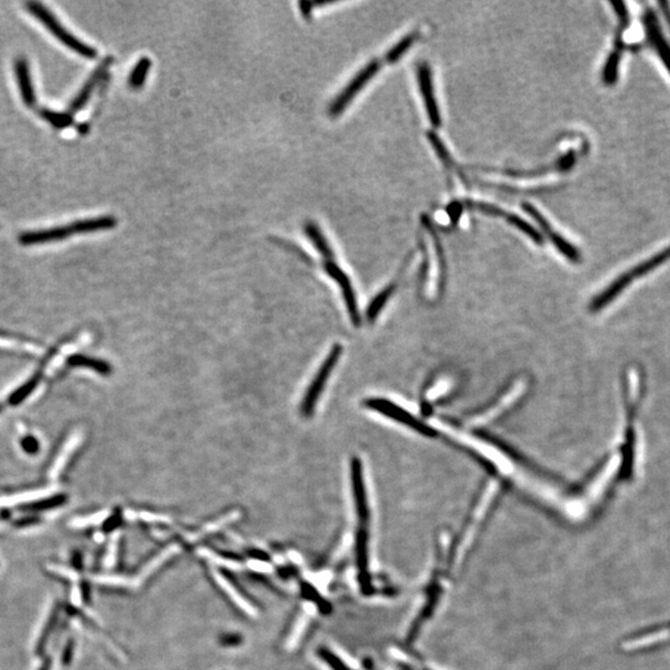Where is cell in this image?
<instances>
[{
	"mask_svg": "<svg viewBox=\"0 0 670 670\" xmlns=\"http://www.w3.org/2000/svg\"><path fill=\"white\" fill-rule=\"evenodd\" d=\"M116 225H117V220L113 216H101V218H87V220H78L75 223H68V225H63V226H58V228H52V229L25 232V234L19 236V242L23 244H39L63 241V240L68 239V236H73V235L91 234V232H99V231L113 229Z\"/></svg>",
	"mask_w": 670,
	"mask_h": 670,
	"instance_id": "obj_1",
	"label": "cell"
},
{
	"mask_svg": "<svg viewBox=\"0 0 670 670\" xmlns=\"http://www.w3.org/2000/svg\"><path fill=\"white\" fill-rule=\"evenodd\" d=\"M26 8L29 13H32V15L35 16L37 20L40 21L42 25L45 26L47 30L58 39V42L68 47L70 50L86 58H94L97 56V51L94 47L89 46L73 35L71 32H68V29L63 26L51 11H47L42 4L37 1H30L26 4Z\"/></svg>",
	"mask_w": 670,
	"mask_h": 670,
	"instance_id": "obj_2",
	"label": "cell"
},
{
	"mask_svg": "<svg viewBox=\"0 0 670 670\" xmlns=\"http://www.w3.org/2000/svg\"><path fill=\"white\" fill-rule=\"evenodd\" d=\"M670 259V246L668 249H665L664 251H662L660 254H658L657 256H653L650 260L645 261L643 263L634 267L633 270L629 271L627 273L621 275L617 281L613 282L611 286L608 287L606 291L603 292L602 294L600 296L593 301V311H598L601 309L603 306L608 304L609 302L612 301L613 298L616 296H619L621 292L624 291L626 287L628 286L631 282H633L637 277H640V275H645V273H648L650 271L655 268L657 266L662 265L663 262H665L666 260Z\"/></svg>",
	"mask_w": 670,
	"mask_h": 670,
	"instance_id": "obj_3",
	"label": "cell"
},
{
	"mask_svg": "<svg viewBox=\"0 0 670 670\" xmlns=\"http://www.w3.org/2000/svg\"><path fill=\"white\" fill-rule=\"evenodd\" d=\"M342 352H343L342 345L335 344V345L333 347L330 353L328 354L327 358L323 361L322 366L319 368L317 374L314 376V379H313L312 383L309 385V387L306 390V395L303 397L301 405L302 414H303L304 417H311L313 412H314V409H316V405H317L319 397L322 395L325 383H327V380L329 379V376L332 374L334 366L338 363L339 358H340V355H342Z\"/></svg>",
	"mask_w": 670,
	"mask_h": 670,
	"instance_id": "obj_4",
	"label": "cell"
},
{
	"mask_svg": "<svg viewBox=\"0 0 670 670\" xmlns=\"http://www.w3.org/2000/svg\"><path fill=\"white\" fill-rule=\"evenodd\" d=\"M380 68H381V61L375 58L373 61H370L366 66L361 68L354 76L353 80L348 83V86H345L340 94L337 96V99L333 101L330 108H329V115L332 117H338L339 115H342L344 109L348 107L354 97L363 89L365 85L369 82L370 80L374 77L376 73H379Z\"/></svg>",
	"mask_w": 670,
	"mask_h": 670,
	"instance_id": "obj_5",
	"label": "cell"
},
{
	"mask_svg": "<svg viewBox=\"0 0 670 670\" xmlns=\"http://www.w3.org/2000/svg\"><path fill=\"white\" fill-rule=\"evenodd\" d=\"M364 405L370 410L380 412L381 415L387 416L390 418L400 422L415 431L420 432L423 436L435 437L437 435V432L432 427L417 420L416 417L411 415L410 412L401 409L400 406L395 405L391 401L385 400V399H369L365 401Z\"/></svg>",
	"mask_w": 670,
	"mask_h": 670,
	"instance_id": "obj_6",
	"label": "cell"
},
{
	"mask_svg": "<svg viewBox=\"0 0 670 670\" xmlns=\"http://www.w3.org/2000/svg\"><path fill=\"white\" fill-rule=\"evenodd\" d=\"M324 270L342 288L344 301H345V304L348 308L349 316L352 318L354 324L359 325L360 324V314H359L358 302L355 298L353 285L349 280L348 275L344 273V271L334 262V260L324 261Z\"/></svg>",
	"mask_w": 670,
	"mask_h": 670,
	"instance_id": "obj_7",
	"label": "cell"
},
{
	"mask_svg": "<svg viewBox=\"0 0 670 670\" xmlns=\"http://www.w3.org/2000/svg\"><path fill=\"white\" fill-rule=\"evenodd\" d=\"M521 206L524 209L525 213H529L530 216L535 220L536 223L540 226L541 229L544 230V232L550 237L551 242L555 244L556 249H559L562 255L566 256L567 259L572 261V262H578V261H580V259H581L580 252H578L569 241L564 239L562 235H559L557 232H555V231H552L550 223H547V220L541 215L540 211H539L538 209L534 208V206L529 203H523Z\"/></svg>",
	"mask_w": 670,
	"mask_h": 670,
	"instance_id": "obj_8",
	"label": "cell"
},
{
	"mask_svg": "<svg viewBox=\"0 0 670 670\" xmlns=\"http://www.w3.org/2000/svg\"><path fill=\"white\" fill-rule=\"evenodd\" d=\"M418 83L430 122L435 128H438L441 125V115L433 92L431 68L427 63H421L418 66Z\"/></svg>",
	"mask_w": 670,
	"mask_h": 670,
	"instance_id": "obj_9",
	"label": "cell"
},
{
	"mask_svg": "<svg viewBox=\"0 0 670 670\" xmlns=\"http://www.w3.org/2000/svg\"><path fill=\"white\" fill-rule=\"evenodd\" d=\"M112 63H113L112 58H104L99 68L94 70V73L91 75V77L85 82L82 89H80L77 96L73 99V104H70V113H76L78 111H81L85 107V104L89 102V97L94 94V89L102 81V78L104 77V75L107 73V70L112 65Z\"/></svg>",
	"mask_w": 670,
	"mask_h": 670,
	"instance_id": "obj_10",
	"label": "cell"
},
{
	"mask_svg": "<svg viewBox=\"0 0 670 670\" xmlns=\"http://www.w3.org/2000/svg\"><path fill=\"white\" fill-rule=\"evenodd\" d=\"M352 484H353L354 499H355L359 516L360 519L365 520L368 518L369 510H368L364 478H363V464L361 461L356 457L352 459Z\"/></svg>",
	"mask_w": 670,
	"mask_h": 670,
	"instance_id": "obj_11",
	"label": "cell"
},
{
	"mask_svg": "<svg viewBox=\"0 0 670 670\" xmlns=\"http://www.w3.org/2000/svg\"><path fill=\"white\" fill-rule=\"evenodd\" d=\"M14 70H15L16 82L19 86L23 102L27 107H32L37 102V97H35V91H34V86H32V73H30L29 63L26 61V58H16Z\"/></svg>",
	"mask_w": 670,
	"mask_h": 670,
	"instance_id": "obj_12",
	"label": "cell"
},
{
	"mask_svg": "<svg viewBox=\"0 0 670 670\" xmlns=\"http://www.w3.org/2000/svg\"><path fill=\"white\" fill-rule=\"evenodd\" d=\"M645 23V26H647V32H648L650 42L653 44V46L655 47L658 55H659L660 58L663 60V63H664L665 66H666L668 71L670 73L669 44L665 42L663 34L660 32L659 25H658V23H657V19H655V16L653 15V13H647Z\"/></svg>",
	"mask_w": 670,
	"mask_h": 670,
	"instance_id": "obj_13",
	"label": "cell"
},
{
	"mask_svg": "<svg viewBox=\"0 0 670 670\" xmlns=\"http://www.w3.org/2000/svg\"><path fill=\"white\" fill-rule=\"evenodd\" d=\"M304 234L306 235L308 239L311 240V242H312L318 252L323 256L324 261L334 260V252H333L332 247H330V244L328 242V240L325 239V236H324L322 230L318 226L317 223H313V221H308V223H304Z\"/></svg>",
	"mask_w": 670,
	"mask_h": 670,
	"instance_id": "obj_14",
	"label": "cell"
},
{
	"mask_svg": "<svg viewBox=\"0 0 670 670\" xmlns=\"http://www.w3.org/2000/svg\"><path fill=\"white\" fill-rule=\"evenodd\" d=\"M503 218H504L505 220H507V221L510 223V225H513V226H515L516 229H519L521 232H524L525 235H528L530 239L533 240L535 244H544V237H542V235H541L540 232H539V231H538V230H536L535 228L533 226V225H530L528 221H525L524 218H521L520 216H518V215H515V213H505Z\"/></svg>",
	"mask_w": 670,
	"mask_h": 670,
	"instance_id": "obj_15",
	"label": "cell"
},
{
	"mask_svg": "<svg viewBox=\"0 0 670 670\" xmlns=\"http://www.w3.org/2000/svg\"><path fill=\"white\" fill-rule=\"evenodd\" d=\"M151 60L149 58H142L138 63H135L128 77V85L132 89H141L146 82L147 76L151 71Z\"/></svg>",
	"mask_w": 670,
	"mask_h": 670,
	"instance_id": "obj_16",
	"label": "cell"
},
{
	"mask_svg": "<svg viewBox=\"0 0 670 670\" xmlns=\"http://www.w3.org/2000/svg\"><path fill=\"white\" fill-rule=\"evenodd\" d=\"M394 285L391 286L386 287L385 290L380 292L378 296L375 297L374 299L371 301L369 306H368V311H366V317L369 319L370 322L375 321V318L379 316V313L381 312V309L384 308L385 303L389 301L390 296L394 292Z\"/></svg>",
	"mask_w": 670,
	"mask_h": 670,
	"instance_id": "obj_17",
	"label": "cell"
},
{
	"mask_svg": "<svg viewBox=\"0 0 670 670\" xmlns=\"http://www.w3.org/2000/svg\"><path fill=\"white\" fill-rule=\"evenodd\" d=\"M40 115H42L44 120H47L52 127H55L58 130H63V128H68L70 125H73V116L70 113H60V112H54L50 109H42V111H40Z\"/></svg>",
	"mask_w": 670,
	"mask_h": 670,
	"instance_id": "obj_18",
	"label": "cell"
},
{
	"mask_svg": "<svg viewBox=\"0 0 670 670\" xmlns=\"http://www.w3.org/2000/svg\"><path fill=\"white\" fill-rule=\"evenodd\" d=\"M415 34H410L407 37L401 39L400 42L396 44L386 55H385V61L387 63H394L399 61V58L405 54L415 42Z\"/></svg>",
	"mask_w": 670,
	"mask_h": 670,
	"instance_id": "obj_19",
	"label": "cell"
},
{
	"mask_svg": "<svg viewBox=\"0 0 670 670\" xmlns=\"http://www.w3.org/2000/svg\"><path fill=\"white\" fill-rule=\"evenodd\" d=\"M619 52L613 51L609 56H608L607 63L604 65V70H603V82L606 85H613L616 82L617 80V73H619Z\"/></svg>",
	"mask_w": 670,
	"mask_h": 670,
	"instance_id": "obj_20",
	"label": "cell"
},
{
	"mask_svg": "<svg viewBox=\"0 0 670 670\" xmlns=\"http://www.w3.org/2000/svg\"><path fill=\"white\" fill-rule=\"evenodd\" d=\"M427 138L430 139V143H431L432 147L435 148L437 156H440V159L445 163V166H448V168L452 166V158L449 156V153L447 151L446 147L443 144V142L441 141V138H440L436 133H433V132H428V133H427Z\"/></svg>",
	"mask_w": 670,
	"mask_h": 670,
	"instance_id": "obj_21",
	"label": "cell"
},
{
	"mask_svg": "<svg viewBox=\"0 0 670 670\" xmlns=\"http://www.w3.org/2000/svg\"><path fill=\"white\" fill-rule=\"evenodd\" d=\"M215 577H216L218 582H220V583L223 585V588H225V591L231 595V597H232V600H234L235 602L239 604L240 607L244 608L246 612L252 613V608L249 607V606H247V602L244 601V598L240 596V593H236V590H234V588H231L232 585H231L230 582H228V580H225V578L220 576V575H215Z\"/></svg>",
	"mask_w": 670,
	"mask_h": 670,
	"instance_id": "obj_22",
	"label": "cell"
},
{
	"mask_svg": "<svg viewBox=\"0 0 670 670\" xmlns=\"http://www.w3.org/2000/svg\"><path fill=\"white\" fill-rule=\"evenodd\" d=\"M313 8H314V1H301L299 3L302 15L304 16L306 19H311Z\"/></svg>",
	"mask_w": 670,
	"mask_h": 670,
	"instance_id": "obj_23",
	"label": "cell"
},
{
	"mask_svg": "<svg viewBox=\"0 0 670 670\" xmlns=\"http://www.w3.org/2000/svg\"><path fill=\"white\" fill-rule=\"evenodd\" d=\"M660 6H662V11H663V14L665 16V20L668 23V25L670 27V9L669 4L668 3H660Z\"/></svg>",
	"mask_w": 670,
	"mask_h": 670,
	"instance_id": "obj_24",
	"label": "cell"
}]
</instances>
